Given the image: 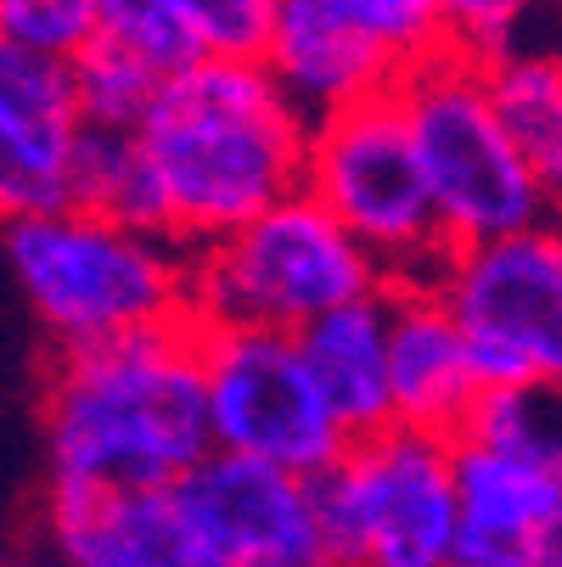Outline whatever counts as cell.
Listing matches in <instances>:
<instances>
[{
  "mask_svg": "<svg viewBox=\"0 0 562 567\" xmlns=\"http://www.w3.org/2000/svg\"><path fill=\"white\" fill-rule=\"evenodd\" d=\"M164 197V230L186 254L304 186L309 118L259 56H192L135 124Z\"/></svg>",
  "mask_w": 562,
  "mask_h": 567,
  "instance_id": "obj_1",
  "label": "cell"
},
{
  "mask_svg": "<svg viewBox=\"0 0 562 567\" xmlns=\"http://www.w3.org/2000/svg\"><path fill=\"white\" fill-rule=\"evenodd\" d=\"M51 472L68 483L170 489L208 450L203 320L175 315L102 343L57 349L45 382Z\"/></svg>",
  "mask_w": 562,
  "mask_h": 567,
  "instance_id": "obj_2",
  "label": "cell"
},
{
  "mask_svg": "<svg viewBox=\"0 0 562 567\" xmlns=\"http://www.w3.org/2000/svg\"><path fill=\"white\" fill-rule=\"evenodd\" d=\"M7 259L57 349L192 315V254L181 241L85 203L12 219Z\"/></svg>",
  "mask_w": 562,
  "mask_h": 567,
  "instance_id": "obj_3",
  "label": "cell"
},
{
  "mask_svg": "<svg viewBox=\"0 0 562 567\" xmlns=\"http://www.w3.org/2000/svg\"><path fill=\"white\" fill-rule=\"evenodd\" d=\"M394 96L406 107L450 248H472V241L545 219V197L495 113L484 56L445 40L399 68Z\"/></svg>",
  "mask_w": 562,
  "mask_h": 567,
  "instance_id": "obj_4",
  "label": "cell"
},
{
  "mask_svg": "<svg viewBox=\"0 0 562 567\" xmlns=\"http://www.w3.org/2000/svg\"><path fill=\"white\" fill-rule=\"evenodd\" d=\"M377 287H388L377 259L304 186L192 254V315L203 327L298 332Z\"/></svg>",
  "mask_w": 562,
  "mask_h": 567,
  "instance_id": "obj_5",
  "label": "cell"
},
{
  "mask_svg": "<svg viewBox=\"0 0 562 567\" xmlns=\"http://www.w3.org/2000/svg\"><path fill=\"white\" fill-rule=\"evenodd\" d=\"M304 192L327 203L377 259L388 287H433L450 241L394 85L309 124Z\"/></svg>",
  "mask_w": 562,
  "mask_h": 567,
  "instance_id": "obj_6",
  "label": "cell"
},
{
  "mask_svg": "<svg viewBox=\"0 0 562 567\" xmlns=\"http://www.w3.org/2000/svg\"><path fill=\"white\" fill-rule=\"evenodd\" d=\"M456 439L382 427L309 477L315 517L338 567H445L461 534Z\"/></svg>",
  "mask_w": 562,
  "mask_h": 567,
  "instance_id": "obj_7",
  "label": "cell"
},
{
  "mask_svg": "<svg viewBox=\"0 0 562 567\" xmlns=\"http://www.w3.org/2000/svg\"><path fill=\"white\" fill-rule=\"evenodd\" d=\"M433 292L456 315L484 388L562 382V219L450 248Z\"/></svg>",
  "mask_w": 562,
  "mask_h": 567,
  "instance_id": "obj_8",
  "label": "cell"
},
{
  "mask_svg": "<svg viewBox=\"0 0 562 567\" xmlns=\"http://www.w3.org/2000/svg\"><path fill=\"white\" fill-rule=\"evenodd\" d=\"M203 388L214 450L254 455L298 477L327 472L349 450V433L309 377L298 332L203 327Z\"/></svg>",
  "mask_w": 562,
  "mask_h": 567,
  "instance_id": "obj_9",
  "label": "cell"
},
{
  "mask_svg": "<svg viewBox=\"0 0 562 567\" xmlns=\"http://www.w3.org/2000/svg\"><path fill=\"white\" fill-rule=\"evenodd\" d=\"M170 489L231 567H338L315 517L309 477L287 466L208 450Z\"/></svg>",
  "mask_w": 562,
  "mask_h": 567,
  "instance_id": "obj_10",
  "label": "cell"
},
{
  "mask_svg": "<svg viewBox=\"0 0 562 567\" xmlns=\"http://www.w3.org/2000/svg\"><path fill=\"white\" fill-rule=\"evenodd\" d=\"M73 62L0 34V219L73 203Z\"/></svg>",
  "mask_w": 562,
  "mask_h": 567,
  "instance_id": "obj_11",
  "label": "cell"
},
{
  "mask_svg": "<svg viewBox=\"0 0 562 567\" xmlns=\"http://www.w3.org/2000/svg\"><path fill=\"white\" fill-rule=\"evenodd\" d=\"M51 539L68 567H231L175 489L51 477Z\"/></svg>",
  "mask_w": 562,
  "mask_h": 567,
  "instance_id": "obj_12",
  "label": "cell"
},
{
  "mask_svg": "<svg viewBox=\"0 0 562 567\" xmlns=\"http://www.w3.org/2000/svg\"><path fill=\"white\" fill-rule=\"evenodd\" d=\"M259 62L270 68V79L309 124L388 91L399 68H406L377 34H366L349 12H338L333 0H282Z\"/></svg>",
  "mask_w": 562,
  "mask_h": 567,
  "instance_id": "obj_13",
  "label": "cell"
},
{
  "mask_svg": "<svg viewBox=\"0 0 562 567\" xmlns=\"http://www.w3.org/2000/svg\"><path fill=\"white\" fill-rule=\"evenodd\" d=\"M388 393L394 422L433 439H461L484 393L456 315L433 287H388Z\"/></svg>",
  "mask_w": 562,
  "mask_h": 567,
  "instance_id": "obj_14",
  "label": "cell"
},
{
  "mask_svg": "<svg viewBox=\"0 0 562 567\" xmlns=\"http://www.w3.org/2000/svg\"><path fill=\"white\" fill-rule=\"evenodd\" d=\"M298 349L320 399L349 439L394 427V393H388V287L333 303L298 327Z\"/></svg>",
  "mask_w": 562,
  "mask_h": 567,
  "instance_id": "obj_15",
  "label": "cell"
},
{
  "mask_svg": "<svg viewBox=\"0 0 562 567\" xmlns=\"http://www.w3.org/2000/svg\"><path fill=\"white\" fill-rule=\"evenodd\" d=\"M495 113L534 175L545 214L562 219V45H540L534 34L495 51L484 62Z\"/></svg>",
  "mask_w": 562,
  "mask_h": 567,
  "instance_id": "obj_16",
  "label": "cell"
},
{
  "mask_svg": "<svg viewBox=\"0 0 562 567\" xmlns=\"http://www.w3.org/2000/svg\"><path fill=\"white\" fill-rule=\"evenodd\" d=\"M456 501H461V528L484 534H534L540 517L556 506L562 477L540 472L534 461H518L507 450H490L478 439H456Z\"/></svg>",
  "mask_w": 562,
  "mask_h": 567,
  "instance_id": "obj_17",
  "label": "cell"
},
{
  "mask_svg": "<svg viewBox=\"0 0 562 567\" xmlns=\"http://www.w3.org/2000/svg\"><path fill=\"white\" fill-rule=\"evenodd\" d=\"M73 203L170 236L164 230V197H157V181L146 169V152H141L135 130L79 118V135H73Z\"/></svg>",
  "mask_w": 562,
  "mask_h": 567,
  "instance_id": "obj_18",
  "label": "cell"
},
{
  "mask_svg": "<svg viewBox=\"0 0 562 567\" xmlns=\"http://www.w3.org/2000/svg\"><path fill=\"white\" fill-rule=\"evenodd\" d=\"M461 439L534 461L540 472L562 477V382H512L484 388L472 404Z\"/></svg>",
  "mask_w": 562,
  "mask_h": 567,
  "instance_id": "obj_19",
  "label": "cell"
},
{
  "mask_svg": "<svg viewBox=\"0 0 562 567\" xmlns=\"http://www.w3.org/2000/svg\"><path fill=\"white\" fill-rule=\"evenodd\" d=\"M73 62V96H79V118L85 124H113V130H135L152 107V96L164 91V68L146 62L141 51L96 34Z\"/></svg>",
  "mask_w": 562,
  "mask_h": 567,
  "instance_id": "obj_20",
  "label": "cell"
},
{
  "mask_svg": "<svg viewBox=\"0 0 562 567\" xmlns=\"http://www.w3.org/2000/svg\"><path fill=\"white\" fill-rule=\"evenodd\" d=\"M197 56H259L282 0H170Z\"/></svg>",
  "mask_w": 562,
  "mask_h": 567,
  "instance_id": "obj_21",
  "label": "cell"
},
{
  "mask_svg": "<svg viewBox=\"0 0 562 567\" xmlns=\"http://www.w3.org/2000/svg\"><path fill=\"white\" fill-rule=\"evenodd\" d=\"M545 7H562V0H439V23L445 40L472 51V56H495L518 40L534 34V18Z\"/></svg>",
  "mask_w": 562,
  "mask_h": 567,
  "instance_id": "obj_22",
  "label": "cell"
},
{
  "mask_svg": "<svg viewBox=\"0 0 562 567\" xmlns=\"http://www.w3.org/2000/svg\"><path fill=\"white\" fill-rule=\"evenodd\" d=\"M96 7H102V29L96 34L141 51L146 62H157L164 73H175V68H186L197 56L186 23L170 12V0H96Z\"/></svg>",
  "mask_w": 562,
  "mask_h": 567,
  "instance_id": "obj_23",
  "label": "cell"
},
{
  "mask_svg": "<svg viewBox=\"0 0 562 567\" xmlns=\"http://www.w3.org/2000/svg\"><path fill=\"white\" fill-rule=\"evenodd\" d=\"M102 29L96 0H0V34H12L23 45L79 56Z\"/></svg>",
  "mask_w": 562,
  "mask_h": 567,
  "instance_id": "obj_24",
  "label": "cell"
},
{
  "mask_svg": "<svg viewBox=\"0 0 562 567\" xmlns=\"http://www.w3.org/2000/svg\"><path fill=\"white\" fill-rule=\"evenodd\" d=\"M338 12H349L366 34H377L399 62H417L422 51L445 45L439 0H333Z\"/></svg>",
  "mask_w": 562,
  "mask_h": 567,
  "instance_id": "obj_25",
  "label": "cell"
},
{
  "mask_svg": "<svg viewBox=\"0 0 562 567\" xmlns=\"http://www.w3.org/2000/svg\"><path fill=\"white\" fill-rule=\"evenodd\" d=\"M445 567H540L534 545L523 534H484V528H461L456 550Z\"/></svg>",
  "mask_w": 562,
  "mask_h": 567,
  "instance_id": "obj_26",
  "label": "cell"
},
{
  "mask_svg": "<svg viewBox=\"0 0 562 567\" xmlns=\"http://www.w3.org/2000/svg\"><path fill=\"white\" fill-rule=\"evenodd\" d=\"M529 545H534V561H540V567H562V495H556V506L540 517V528L529 534Z\"/></svg>",
  "mask_w": 562,
  "mask_h": 567,
  "instance_id": "obj_27",
  "label": "cell"
}]
</instances>
